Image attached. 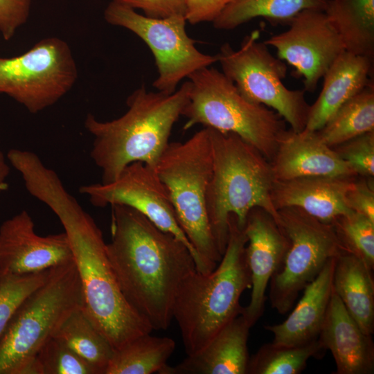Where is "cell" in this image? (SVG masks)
<instances>
[{"mask_svg": "<svg viewBox=\"0 0 374 374\" xmlns=\"http://www.w3.org/2000/svg\"><path fill=\"white\" fill-rule=\"evenodd\" d=\"M132 9H140L144 15L163 19L186 13V0H112Z\"/></svg>", "mask_w": 374, "mask_h": 374, "instance_id": "35", "label": "cell"}, {"mask_svg": "<svg viewBox=\"0 0 374 374\" xmlns=\"http://www.w3.org/2000/svg\"><path fill=\"white\" fill-rule=\"evenodd\" d=\"M275 180L306 177L358 175L319 137L317 131H286L270 161Z\"/></svg>", "mask_w": 374, "mask_h": 374, "instance_id": "17", "label": "cell"}, {"mask_svg": "<svg viewBox=\"0 0 374 374\" xmlns=\"http://www.w3.org/2000/svg\"><path fill=\"white\" fill-rule=\"evenodd\" d=\"M323 350L318 339L298 346L265 344L249 357L247 374H299Z\"/></svg>", "mask_w": 374, "mask_h": 374, "instance_id": "29", "label": "cell"}, {"mask_svg": "<svg viewBox=\"0 0 374 374\" xmlns=\"http://www.w3.org/2000/svg\"><path fill=\"white\" fill-rule=\"evenodd\" d=\"M244 229L247 238L245 253L251 273V294L241 314L251 327L263 312L267 285L282 264L287 241L274 218L260 208L249 212Z\"/></svg>", "mask_w": 374, "mask_h": 374, "instance_id": "16", "label": "cell"}, {"mask_svg": "<svg viewBox=\"0 0 374 374\" xmlns=\"http://www.w3.org/2000/svg\"><path fill=\"white\" fill-rule=\"evenodd\" d=\"M79 192L87 195L94 206L124 205L141 213L157 227L184 244L193 257L196 269L207 274L177 222L168 191L155 168L134 162L126 166L115 180L82 186Z\"/></svg>", "mask_w": 374, "mask_h": 374, "instance_id": "13", "label": "cell"}, {"mask_svg": "<svg viewBox=\"0 0 374 374\" xmlns=\"http://www.w3.org/2000/svg\"><path fill=\"white\" fill-rule=\"evenodd\" d=\"M332 224L347 251L358 256L373 270L374 222L353 212L339 217Z\"/></svg>", "mask_w": 374, "mask_h": 374, "instance_id": "30", "label": "cell"}, {"mask_svg": "<svg viewBox=\"0 0 374 374\" xmlns=\"http://www.w3.org/2000/svg\"><path fill=\"white\" fill-rule=\"evenodd\" d=\"M77 78L70 47L57 37L43 39L19 56L0 57V93L9 96L32 114L57 103Z\"/></svg>", "mask_w": 374, "mask_h": 374, "instance_id": "11", "label": "cell"}, {"mask_svg": "<svg viewBox=\"0 0 374 374\" xmlns=\"http://www.w3.org/2000/svg\"><path fill=\"white\" fill-rule=\"evenodd\" d=\"M323 12L346 51L373 59L374 0H327Z\"/></svg>", "mask_w": 374, "mask_h": 374, "instance_id": "24", "label": "cell"}, {"mask_svg": "<svg viewBox=\"0 0 374 374\" xmlns=\"http://www.w3.org/2000/svg\"><path fill=\"white\" fill-rule=\"evenodd\" d=\"M10 173V167L6 157L0 149V197L3 191L8 188L6 182Z\"/></svg>", "mask_w": 374, "mask_h": 374, "instance_id": "38", "label": "cell"}, {"mask_svg": "<svg viewBox=\"0 0 374 374\" xmlns=\"http://www.w3.org/2000/svg\"><path fill=\"white\" fill-rule=\"evenodd\" d=\"M212 168L207 127L184 142L169 143L155 168L168 191L177 222L207 274L215 269L222 257L212 235L207 213L206 194Z\"/></svg>", "mask_w": 374, "mask_h": 374, "instance_id": "7", "label": "cell"}, {"mask_svg": "<svg viewBox=\"0 0 374 374\" xmlns=\"http://www.w3.org/2000/svg\"><path fill=\"white\" fill-rule=\"evenodd\" d=\"M278 214L277 224L287 247L280 267L269 283V297L272 308L283 314L330 260L348 251L332 224L296 207L278 209Z\"/></svg>", "mask_w": 374, "mask_h": 374, "instance_id": "10", "label": "cell"}, {"mask_svg": "<svg viewBox=\"0 0 374 374\" xmlns=\"http://www.w3.org/2000/svg\"><path fill=\"white\" fill-rule=\"evenodd\" d=\"M233 0H186L185 18L191 24L213 21Z\"/></svg>", "mask_w": 374, "mask_h": 374, "instance_id": "37", "label": "cell"}, {"mask_svg": "<svg viewBox=\"0 0 374 374\" xmlns=\"http://www.w3.org/2000/svg\"><path fill=\"white\" fill-rule=\"evenodd\" d=\"M357 175L374 176V131L356 136L332 147Z\"/></svg>", "mask_w": 374, "mask_h": 374, "instance_id": "33", "label": "cell"}, {"mask_svg": "<svg viewBox=\"0 0 374 374\" xmlns=\"http://www.w3.org/2000/svg\"><path fill=\"white\" fill-rule=\"evenodd\" d=\"M327 0H233L213 21L215 28L231 30L257 17L289 23L307 9L323 10Z\"/></svg>", "mask_w": 374, "mask_h": 374, "instance_id": "26", "label": "cell"}, {"mask_svg": "<svg viewBox=\"0 0 374 374\" xmlns=\"http://www.w3.org/2000/svg\"><path fill=\"white\" fill-rule=\"evenodd\" d=\"M88 363L97 374H105L114 349L95 328L82 308L73 312L53 336Z\"/></svg>", "mask_w": 374, "mask_h": 374, "instance_id": "28", "label": "cell"}, {"mask_svg": "<svg viewBox=\"0 0 374 374\" xmlns=\"http://www.w3.org/2000/svg\"><path fill=\"white\" fill-rule=\"evenodd\" d=\"M373 58L347 51L341 53L323 75V88L310 105L304 130L318 131L348 100L373 83Z\"/></svg>", "mask_w": 374, "mask_h": 374, "instance_id": "22", "label": "cell"}, {"mask_svg": "<svg viewBox=\"0 0 374 374\" xmlns=\"http://www.w3.org/2000/svg\"><path fill=\"white\" fill-rule=\"evenodd\" d=\"M188 101L181 116L184 130L200 124L222 132H232L257 149L269 161L287 131L285 120L267 107L246 99L222 72L209 66L188 78Z\"/></svg>", "mask_w": 374, "mask_h": 374, "instance_id": "8", "label": "cell"}, {"mask_svg": "<svg viewBox=\"0 0 374 374\" xmlns=\"http://www.w3.org/2000/svg\"><path fill=\"white\" fill-rule=\"evenodd\" d=\"M28 192L48 206L62 223L69 240L80 280L82 310L114 350L153 330L128 303L112 268L101 230L45 164L26 175Z\"/></svg>", "mask_w": 374, "mask_h": 374, "instance_id": "1", "label": "cell"}, {"mask_svg": "<svg viewBox=\"0 0 374 374\" xmlns=\"http://www.w3.org/2000/svg\"><path fill=\"white\" fill-rule=\"evenodd\" d=\"M37 358L42 374H97L92 366L55 337L42 347Z\"/></svg>", "mask_w": 374, "mask_h": 374, "instance_id": "32", "label": "cell"}, {"mask_svg": "<svg viewBox=\"0 0 374 374\" xmlns=\"http://www.w3.org/2000/svg\"><path fill=\"white\" fill-rule=\"evenodd\" d=\"M251 326L237 316L199 352L182 362L166 364L159 374H247L249 356L247 341Z\"/></svg>", "mask_w": 374, "mask_h": 374, "instance_id": "20", "label": "cell"}, {"mask_svg": "<svg viewBox=\"0 0 374 374\" xmlns=\"http://www.w3.org/2000/svg\"><path fill=\"white\" fill-rule=\"evenodd\" d=\"M208 130L213 168L206 207L211 233L222 256L231 215L244 227L249 212L260 208L278 223V211L271 198L275 179L270 161L253 146L234 133Z\"/></svg>", "mask_w": 374, "mask_h": 374, "instance_id": "5", "label": "cell"}, {"mask_svg": "<svg viewBox=\"0 0 374 374\" xmlns=\"http://www.w3.org/2000/svg\"><path fill=\"white\" fill-rule=\"evenodd\" d=\"M373 270L358 256L344 251L335 260L332 288L346 309L366 334L374 332Z\"/></svg>", "mask_w": 374, "mask_h": 374, "instance_id": "23", "label": "cell"}, {"mask_svg": "<svg viewBox=\"0 0 374 374\" xmlns=\"http://www.w3.org/2000/svg\"><path fill=\"white\" fill-rule=\"evenodd\" d=\"M111 207L107 253L120 289L153 330H166L179 285L196 269L193 257L184 244L135 209Z\"/></svg>", "mask_w": 374, "mask_h": 374, "instance_id": "2", "label": "cell"}, {"mask_svg": "<svg viewBox=\"0 0 374 374\" xmlns=\"http://www.w3.org/2000/svg\"><path fill=\"white\" fill-rule=\"evenodd\" d=\"M289 25L288 30L264 42L303 78L304 91L314 92L328 68L346 51L344 43L323 10H304Z\"/></svg>", "mask_w": 374, "mask_h": 374, "instance_id": "14", "label": "cell"}, {"mask_svg": "<svg viewBox=\"0 0 374 374\" xmlns=\"http://www.w3.org/2000/svg\"><path fill=\"white\" fill-rule=\"evenodd\" d=\"M26 211L4 221L0 226V278L50 269L73 260L65 232L37 235Z\"/></svg>", "mask_w": 374, "mask_h": 374, "instance_id": "15", "label": "cell"}, {"mask_svg": "<svg viewBox=\"0 0 374 374\" xmlns=\"http://www.w3.org/2000/svg\"><path fill=\"white\" fill-rule=\"evenodd\" d=\"M372 131H374L373 83L345 103L317 132L321 140L332 148Z\"/></svg>", "mask_w": 374, "mask_h": 374, "instance_id": "27", "label": "cell"}, {"mask_svg": "<svg viewBox=\"0 0 374 374\" xmlns=\"http://www.w3.org/2000/svg\"><path fill=\"white\" fill-rule=\"evenodd\" d=\"M318 339L323 348L332 354L336 374L374 373L372 335L360 329L333 288Z\"/></svg>", "mask_w": 374, "mask_h": 374, "instance_id": "19", "label": "cell"}, {"mask_svg": "<svg viewBox=\"0 0 374 374\" xmlns=\"http://www.w3.org/2000/svg\"><path fill=\"white\" fill-rule=\"evenodd\" d=\"M168 337L147 333L137 337L113 352L105 374H151L159 373L175 348Z\"/></svg>", "mask_w": 374, "mask_h": 374, "instance_id": "25", "label": "cell"}, {"mask_svg": "<svg viewBox=\"0 0 374 374\" xmlns=\"http://www.w3.org/2000/svg\"><path fill=\"white\" fill-rule=\"evenodd\" d=\"M82 303L73 259L51 268L45 282L24 300L0 336V374H42L37 353Z\"/></svg>", "mask_w": 374, "mask_h": 374, "instance_id": "6", "label": "cell"}, {"mask_svg": "<svg viewBox=\"0 0 374 374\" xmlns=\"http://www.w3.org/2000/svg\"><path fill=\"white\" fill-rule=\"evenodd\" d=\"M49 270L0 278V336L24 300L45 282Z\"/></svg>", "mask_w": 374, "mask_h": 374, "instance_id": "31", "label": "cell"}, {"mask_svg": "<svg viewBox=\"0 0 374 374\" xmlns=\"http://www.w3.org/2000/svg\"><path fill=\"white\" fill-rule=\"evenodd\" d=\"M357 177L347 193V204L353 211L374 222L373 182L371 178Z\"/></svg>", "mask_w": 374, "mask_h": 374, "instance_id": "36", "label": "cell"}, {"mask_svg": "<svg viewBox=\"0 0 374 374\" xmlns=\"http://www.w3.org/2000/svg\"><path fill=\"white\" fill-rule=\"evenodd\" d=\"M357 177L275 180L271 201L277 211L296 207L323 222L332 224L339 217L354 212L347 204L346 195Z\"/></svg>", "mask_w": 374, "mask_h": 374, "instance_id": "18", "label": "cell"}, {"mask_svg": "<svg viewBox=\"0 0 374 374\" xmlns=\"http://www.w3.org/2000/svg\"><path fill=\"white\" fill-rule=\"evenodd\" d=\"M336 258L330 260L317 276L305 286L300 301L284 321L265 326L273 333L274 344L298 346L318 339L332 293Z\"/></svg>", "mask_w": 374, "mask_h": 374, "instance_id": "21", "label": "cell"}, {"mask_svg": "<svg viewBox=\"0 0 374 374\" xmlns=\"http://www.w3.org/2000/svg\"><path fill=\"white\" fill-rule=\"evenodd\" d=\"M31 0H0V33L10 39L28 18Z\"/></svg>", "mask_w": 374, "mask_h": 374, "instance_id": "34", "label": "cell"}, {"mask_svg": "<svg viewBox=\"0 0 374 374\" xmlns=\"http://www.w3.org/2000/svg\"><path fill=\"white\" fill-rule=\"evenodd\" d=\"M247 238L234 215L229 217V239L219 265L208 274L197 269L181 283L173 305L187 355L201 350L241 314L240 299L251 287L245 248Z\"/></svg>", "mask_w": 374, "mask_h": 374, "instance_id": "4", "label": "cell"}, {"mask_svg": "<svg viewBox=\"0 0 374 374\" xmlns=\"http://www.w3.org/2000/svg\"><path fill=\"white\" fill-rule=\"evenodd\" d=\"M256 30L246 35L235 50L224 43L217 54L222 73L240 93L253 103L273 109L294 132L303 131L310 107L304 90L287 88L283 80L287 75L285 62L270 53L264 42H259Z\"/></svg>", "mask_w": 374, "mask_h": 374, "instance_id": "9", "label": "cell"}, {"mask_svg": "<svg viewBox=\"0 0 374 374\" xmlns=\"http://www.w3.org/2000/svg\"><path fill=\"white\" fill-rule=\"evenodd\" d=\"M104 17L109 24L134 33L150 48L158 72L153 87L158 91L172 93L183 79L217 62V55L204 54L196 48L195 41L186 33L184 15L152 18L112 1Z\"/></svg>", "mask_w": 374, "mask_h": 374, "instance_id": "12", "label": "cell"}, {"mask_svg": "<svg viewBox=\"0 0 374 374\" xmlns=\"http://www.w3.org/2000/svg\"><path fill=\"white\" fill-rule=\"evenodd\" d=\"M190 89L189 80L169 94L148 91L143 85L128 96L127 110L119 118L100 121L87 114L84 127L93 136L90 156L100 170L101 183L115 180L134 162L156 168L188 101Z\"/></svg>", "mask_w": 374, "mask_h": 374, "instance_id": "3", "label": "cell"}]
</instances>
